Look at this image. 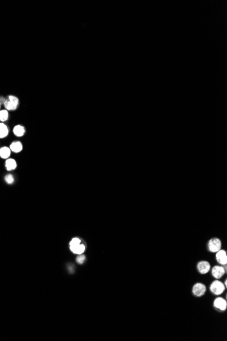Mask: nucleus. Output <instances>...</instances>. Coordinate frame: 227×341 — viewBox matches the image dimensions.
Returning a JSON list of instances; mask_svg holds the SVG:
<instances>
[{
    "instance_id": "1",
    "label": "nucleus",
    "mask_w": 227,
    "mask_h": 341,
    "mask_svg": "<svg viewBox=\"0 0 227 341\" xmlns=\"http://www.w3.org/2000/svg\"><path fill=\"white\" fill-rule=\"evenodd\" d=\"M18 104V100L17 97H14L13 96H9L8 99L4 101V106L5 108L8 110V111H14L17 108V106Z\"/></svg>"
},
{
    "instance_id": "6",
    "label": "nucleus",
    "mask_w": 227,
    "mask_h": 341,
    "mask_svg": "<svg viewBox=\"0 0 227 341\" xmlns=\"http://www.w3.org/2000/svg\"><path fill=\"white\" fill-rule=\"evenodd\" d=\"M212 275L214 278H216V279H220V278L224 275V272H225V270H224V268L223 267H221V266H215V267H214L212 268Z\"/></svg>"
},
{
    "instance_id": "8",
    "label": "nucleus",
    "mask_w": 227,
    "mask_h": 341,
    "mask_svg": "<svg viewBox=\"0 0 227 341\" xmlns=\"http://www.w3.org/2000/svg\"><path fill=\"white\" fill-rule=\"evenodd\" d=\"M197 268L200 273L206 274L210 269V265L207 261H201L198 264Z\"/></svg>"
},
{
    "instance_id": "13",
    "label": "nucleus",
    "mask_w": 227,
    "mask_h": 341,
    "mask_svg": "<svg viewBox=\"0 0 227 341\" xmlns=\"http://www.w3.org/2000/svg\"><path fill=\"white\" fill-rule=\"evenodd\" d=\"M13 132H14V134L16 136L20 137V136H23V134H24L25 129L23 126H21V125H17V126L14 127V128L13 129Z\"/></svg>"
},
{
    "instance_id": "11",
    "label": "nucleus",
    "mask_w": 227,
    "mask_h": 341,
    "mask_svg": "<svg viewBox=\"0 0 227 341\" xmlns=\"http://www.w3.org/2000/svg\"><path fill=\"white\" fill-rule=\"evenodd\" d=\"M6 167L8 170H13L17 168V163L13 159H8L6 162Z\"/></svg>"
},
{
    "instance_id": "10",
    "label": "nucleus",
    "mask_w": 227,
    "mask_h": 341,
    "mask_svg": "<svg viewBox=\"0 0 227 341\" xmlns=\"http://www.w3.org/2000/svg\"><path fill=\"white\" fill-rule=\"evenodd\" d=\"M23 149V145L20 142H14L10 145V150L14 152H18Z\"/></svg>"
},
{
    "instance_id": "17",
    "label": "nucleus",
    "mask_w": 227,
    "mask_h": 341,
    "mask_svg": "<svg viewBox=\"0 0 227 341\" xmlns=\"http://www.w3.org/2000/svg\"><path fill=\"white\" fill-rule=\"evenodd\" d=\"M84 260H85V256H82V255H81L80 256H79V257H77V259H76V261L78 262V264H83V262H84Z\"/></svg>"
},
{
    "instance_id": "4",
    "label": "nucleus",
    "mask_w": 227,
    "mask_h": 341,
    "mask_svg": "<svg viewBox=\"0 0 227 341\" xmlns=\"http://www.w3.org/2000/svg\"><path fill=\"white\" fill-rule=\"evenodd\" d=\"M205 286L201 283H197L194 285L193 292L196 296H201L205 293Z\"/></svg>"
},
{
    "instance_id": "3",
    "label": "nucleus",
    "mask_w": 227,
    "mask_h": 341,
    "mask_svg": "<svg viewBox=\"0 0 227 341\" xmlns=\"http://www.w3.org/2000/svg\"><path fill=\"white\" fill-rule=\"evenodd\" d=\"M208 248L211 252L216 253L220 250L221 242L218 238H214L211 239L208 244Z\"/></svg>"
},
{
    "instance_id": "16",
    "label": "nucleus",
    "mask_w": 227,
    "mask_h": 341,
    "mask_svg": "<svg viewBox=\"0 0 227 341\" xmlns=\"http://www.w3.org/2000/svg\"><path fill=\"white\" fill-rule=\"evenodd\" d=\"M5 180H6V181L8 184H12L14 182V178H13V175H11V174H8L5 177Z\"/></svg>"
},
{
    "instance_id": "7",
    "label": "nucleus",
    "mask_w": 227,
    "mask_h": 341,
    "mask_svg": "<svg viewBox=\"0 0 227 341\" xmlns=\"http://www.w3.org/2000/svg\"><path fill=\"white\" fill-rule=\"evenodd\" d=\"M214 307L220 309L221 311H224L227 307V303L226 300H224L222 297H218L214 301Z\"/></svg>"
},
{
    "instance_id": "5",
    "label": "nucleus",
    "mask_w": 227,
    "mask_h": 341,
    "mask_svg": "<svg viewBox=\"0 0 227 341\" xmlns=\"http://www.w3.org/2000/svg\"><path fill=\"white\" fill-rule=\"evenodd\" d=\"M216 260L222 265H226L227 256L226 253L223 250L218 251L216 254Z\"/></svg>"
},
{
    "instance_id": "15",
    "label": "nucleus",
    "mask_w": 227,
    "mask_h": 341,
    "mask_svg": "<svg viewBox=\"0 0 227 341\" xmlns=\"http://www.w3.org/2000/svg\"><path fill=\"white\" fill-rule=\"evenodd\" d=\"M8 118V111H5V110L0 111V121H6Z\"/></svg>"
},
{
    "instance_id": "2",
    "label": "nucleus",
    "mask_w": 227,
    "mask_h": 341,
    "mask_svg": "<svg viewBox=\"0 0 227 341\" xmlns=\"http://www.w3.org/2000/svg\"><path fill=\"white\" fill-rule=\"evenodd\" d=\"M210 290L213 293L216 295H220L224 291V285L220 281H215L211 285Z\"/></svg>"
},
{
    "instance_id": "9",
    "label": "nucleus",
    "mask_w": 227,
    "mask_h": 341,
    "mask_svg": "<svg viewBox=\"0 0 227 341\" xmlns=\"http://www.w3.org/2000/svg\"><path fill=\"white\" fill-rule=\"evenodd\" d=\"M70 249L73 253L76 254H82L85 251V246L83 244H77L70 245Z\"/></svg>"
},
{
    "instance_id": "12",
    "label": "nucleus",
    "mask_w": 227,
    "mask_h": 341,
    "mask_svg": "<svg viewBox=\"0 0 227 341\" xmlns=\"http://www.w3.org/2000/svg\"><path fill=\"white\" fill-rule=\"evenodd\" d=\"M10 155V148L2 147L0 148V157L3 159H7Z\"/></svg>"
},
{
    "instance_id": "14",
    "label": "nucleus",
    "mask_w": 227,
    "mask_h": 341,
    "mask_svg": "<svg viewBox=\"0 0 227 341\" xmlns=\"http://www.w3.org/2000/svg\"><path fill=\"white\" fill-rule=\"evenodd\" d=\"M8 134V129L6 126V125L0 123V138H4Z\"/></svg>"
}]
</instances>
